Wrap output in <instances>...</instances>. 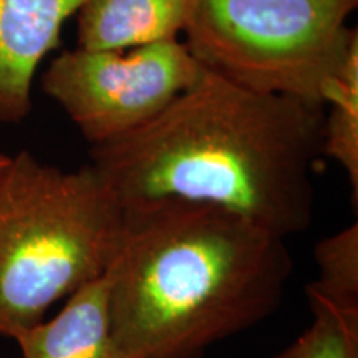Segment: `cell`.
I'll return each mask as SVG.
<instances>
[{
	"instance_id": "cell-8",
	"label": "cell",
	"mask_w": 358,
	"mask_h": 358,
	"mask_svg": "<svg viewBox=\"0 0 358 358\" xmlns=\"http://www.w3.org/2000/svg\"><path fill=\"white\" fill-rule=\"evenodd\" d=\"M22 358H129L111 334L105 277L15 338Z\"/></svg>"
},
{
	"instance_id": "cell-3",
	"label": "cell",
	"mask_w": 358,
	"mask_h": 358,
	"mask_svg": "<svg viewBox=\"0 0 358 358\" xmlns=\"http://www.w3.org/2000/svg\"><path fill=\"white\" fill-rule=\"evenodd\" d=\"M122 232L123 206L92 163L64 169L10 155L0 176V335L15 340L103 279Z\"/></svg>"
},
{
	"instance_id": "cell-5",
	"label": "cell",
	"mask_w": 358,
	"mask_h": 358,
	"mask_svg": "<svg viewBox=\"0 0 358 358\" xmlns=\"http://www.w3.org/2000/svg\"><path fill=\"white\" fill-rule=\"evenodd\" d=\"M204 70L182 40L128 50L75 47L53 58L40 85L92 148L145 127Z\"/></svg>"
},
{
	"instance_id": "cell-2",
	"label": "cell",
	"mask_w": 358,
	"mask_h": 358,
	"mask_svg": "<svg viewBox=\"0 0 358 358\" xmlns=\"http://www.w3.org/2000/svg\"><path fill=\"white\" fill-rule=\"evenodd\" d=\"M122 206L105 280L111 334L129 358H203L279 308L294 266L285 239L211 204Z\"/></svg>"
},
{
	"instance_id": "cell-6",
	"label": "cell",
	"mask_w": 358,
	"mask_h": 358,
	"mask_svg": "<svg viewBox=\"0 0 358 358\" xmlns=\"http://www.w3.org/2000/svg\"><path fill=\"white\" fill-rule=\"evenodd\" d=\"M85 0H0V122L20 123L34 108L38 66L60 47L65 22Z\"/></svg>"
},
{
	"instance_id": "cell-9",
	"label": "cell",
	"mask_w": 358,
	"mask_h": 358,
	"mask_svg": "<svg viewBox=\"0 0 358 358\" xmlns=\"http://www.w3.org/2000/svg\"><path fill=\"white\" fill-rule=\"evenodd\" d=\"M306 295L310 325L274 358H358V282L317 275Z\"/></svg>"
},
{
	"instance_id": "cell-10",
	"label": "cell",
	"mask_w": 358,
	"mask_h": 358,
	"mask_svg": "<svg viewBox=\"0 0 358 358\" xmlns=\"http://www.w3.org/2000/svg\"><path fill=\"white\" fill-rule=\"evenodd\" d=\"M322 156L347 174L352 201L358 203V29L352 27L324 90Z\"/></svg>"
},
{
	"instance_id": "cell-1",
	"label": "cell",
	"mask_w": 358,
	"mask_h": 358,
	"mask_svg": "<svg viewBox=\"0 0 358 358\" xmlns=\"http://www.w3.org/2000/svg\"><path fill=\"white\" fill-rule=\"evenodd\" d=\"M322 123L324 106L204 70L145 127L90 148V163L122 204H211L287 239L312 226Z\"/></svg>"
},
{
	"instance_id": "cell-4",
	"label": "cell",
	"mask_w": 358,
	"mask_h": 358,
	"mask_svg": "<svg viewBox=\"0 0 358 358\" xmlns=\"http://www.w3.org/2000/svg\"><path fill=\"white\" fill-rule=\"evenodd\" d=\"M358 0H196L185 42L241 87L322 105Z\"/></svg>"
},
{
	"instance_id": "cell-7",
	"label": "cell",
	"mask_w": 358,
	"mask_h": 358,
	"mask_svg": "<svg viewBox=\"0 0 358 358\" xmlns=\"http://www.w3.org/2000/svg\"><path fill=\"white\" fill-rule=\"evenodd\" d=\"M196 0H85L77 15L82 50H128L176 42Z\"/></svg>"
},
{
	"instance_id": "cell-11",
	"label": "cell",
	"mask_w": 358,
	"mask_h": 358,
	"mask_svg": "<svg viewBox=\"0 0 358 358\" xmlns=\"http://www.w3.org/2000/svg\"><path fill=\"white\" fill-rule=\"evenodd\" d=\"M8 163H10V155L3 153V151L0 150V176H2L3 171H6V168L8 166Z\"/></svg>"
}]
</instances>
